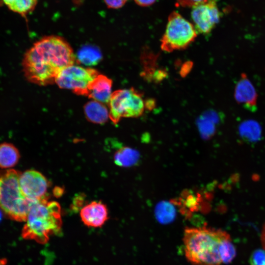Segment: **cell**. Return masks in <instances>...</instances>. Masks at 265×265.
<instances>
[{
    "instance_id": "obj_25",
    "label": "cell",
    "mask_w": 265,
    "mask_h": 265,
    "mask_svg": "<svg viewBox=\"0 0 265 265\" xmlns=\"http://www.w3.org/2000/svg\"><path fill=\"white\" fill-rule=\"evenodd\" d=\"M5 263V261H3L2 260H0V265H4Z\"/></svg>"
},
{
    "instance_id": "obj_3",
    "label": "cell",
    "mask_w": 265,
    "mask_h": 265,
    "mask_svg": "<svg viewBox=\"0 0 265 265\" xmlns=\"http://www.w3.org/2000/svg\"><path fill=\"white\" fill-rule=\"evenodd\" d=\"M22 231L26 239L46 243L50 237L60 232L62 226L61 207L55 201L47 199L35 203L28 214Z\"/></svg>"
},
{
    "instance_id": "obj_8",
    "label": "cell",
    "mask_w": 265,
    "mask_h": 265,
    "mask_svg": "<svg viewBox=\"0 0 265 265\" xmlns=\"http://www.w3.org/2000/svg\"><path fill=\"white\" fill-rule=\"evenodd\" d=\"M216 0H204L192 8L191 17L197 33L208 34L220 18Z\"/></svg>"
},
{
    "instance_id": "obj_21",
    "label": "cell",
    "mask_w": 265,
    "mask_h": 265,
    "mask_svg": "<svg viewBox=\"0 0 265 265\" xmlns=\"http://www.w3.org/2000/svg\"><path fill=\"white\" fill-rule=\"evenodd\" d=\"M128 0H104L109 8L118 9L122 7Z\"/></svg>"
},
{
    "instance_id": "obj_12",
    "label": "cell",
    "mask_w": 265,
    "mask_h": 265,
    "mask_svg": "<svg viewBox=\"0 0 265 265\" xmlns=\"http://www.w3.org/2000/svg\"><path fill=\"white\" fill-rule=\"evenodd\" d=\"M235 98L237 101L245 108H256L257 95L250 81L245 74H242L235 87Z\"/></svg>"
},
{
    "instance_id": "obj_11",
    "label": "cell",
    "mask_w": 265,
    "mask_h": 265,
    "mask_svg": "<svg viewBox=\"0 0 265 265\" xmlns=\"http://www.w3.org/2000/svg\"><path fill=\"white\" fill-rule=\"evenodd\" d=\"M112 86L111 79L99 74L89 84L87 96L93 100L107 104L112 93Z\"/></svg>"
},
{
    "instance_id": "obj_1",
    "label": "cell",
    "mask_w": 265,
    "mask_h": 265,
    "mask_svg": "<svg viewBox=\"0 0 265 265\" xmlns=\"http://www.w3.org/2000/svg\"><path fill=\"white\" fill-rule=\"evenodd\" d=\"M75 55L69 43L57 35L44 37L25 53L23 71L30 82L46 86L55 82L59 73L74 64Z\"/></svg>"
},
{
    "instance_id": "obj_23",
    "label": "cell",
    "mask_w": 265,
    "mask_h": 265,
    "mask_svg": "<svg viewBox=\"0 0 265 265\" xmlns=\"http://www.w3.org/2000/svg\"><path fill=\"white\" fill-rule=\"evenodd\" d=\"M136 4L141 6H148L153 4L156 0H134Z\"/></svg>"
},
{
    "instance_id": "obj_16",
    "label": "cell",
    "mask_w": 265,
    "mask_h": 265,
    "mask_svg": "<svg viewBox=\"0 0 265 265\" xmlns=\"http://www.w3.org/2000/svg\"><path fill=\"white\" fill-rule=\"evenodd\" d=\"M10 11L26 18L35 8L38 0H1Z\"/></svg>"
},
{
    "instance_id": "obj_15",
    "label": "cell",
    "mask_w": 265,
    "mask_h": 265,
    "mask_svg": "<svg viewBox=\"0 0 265 265\" xmlns=\"http://www.w3.org/2000/svg\"><path fill=\"white\" fill-rule=\"evenodd\" d=\"M113 159L114 163L119 166L131 167L138 162L139 154L132 148L122 147L115 152Z\"/></svg>"
},
{
    "instance_id": "obj_18",
    "label": "cell",
    "mask_w": 265,
    "mask_h": 265,
    "mask_svg": "<svg viewBox=\"0 0 265 265\" xmlns=\"http://www.w3.org/2000/svg\"><path fill=\"white\" fill-rule=\"evenodd\" d=\"M176 210L170 202H162L159 203L155 209V216L158 221L163 224L172 222L176 216Z\"/></svg>"
},
{
    "instance_id": "obj_2",
    "label": "cell",
    "mask_w": 265,
    "mask_h": 265,
    "mask_svg": "<svg viewBox=\"0 0 265 265\" xmlns=\"http://www.w3.org/2000/svg\"><path fill=\"white\" fill-rule=\"evenodd\" d=\"M229 238L228 233L220 229L187 227L183 237L186 257L194 265H220V245Z\"/></svg>"
},
{
    "instance_id": "obj_17",
    "label": "cell",
    "mask_w": 265,
    "mask_h": 265,
    "mask_svg": "<svg viewBox=\"0 0 265 265\" xmlns=\"http://www.w3.org/2000/svg\"><path fill=\"white\" fill-rule=\"evenodd\" d=\"M77 60L81 64L87 66L97 64L101 60L102 53L96 47L85 45L80 49L77 53Z\"/></svg>"
},
{
    "instance_id": "obj_20",
    "label": "cell",
    "mask_w": 265,
    "mask_h": 265,
    "mask_svg": "<svg viewBox=\"0 0 265 265\" xmlns=\"http://www.w3.org/2000/svg\"><path fill=\"white\" fill-rule=\"evenodd\" d=\"M249 263L250 265H265V250H254L250 255Z\"/></svg>"
},
{
    "instance_id": "obj_24",
    "label": "cell",
    "mask_w": 265,
    "mask_h": 265,
    "mask_svg": "<svg viewBox=\"0 0 265 265\" xmlns=\"http://www.w3.org/2000/svg\"><path fill=\"white\" fill-rule=\"evenodd\" d=\"M261 242L265 250V223L263 227V229L261 232Z\"/></svg>"
},
{
    "instance_id": "obj_14",
    "label": "cell",
    "mask_w": 265,
    "mask_h": 265,
    "mask_svg": "<svg viewBox=\"0 0 265 265\" xmlns=\"http://www.w3.org/2000/svg\"><path fill=\"white\" fill-rule=\"evenodd\" d=\"M20 155L17 148L12 144H0V168L8 169L17 164Z\"/></svg>"
},
{
    "instance_id": "obj_19",
    "label": "cell",
    "mask_w": 265,
    "mask_h": 265,
    "mask_svg": "<svg viewBox=\"0 0 265 265\" xmlns=\"http://www.w3.org/2000/svg\"><path fill=\"white\" fill-rule=\"evenodd\" d=\"M236 255V248L231 238L224 239L220 247V256L222 263H230Z\"/></svg>"
},
{
    "instance_id": "obj_13",
    "label": "cell",
    "mask_w": 265,
    "mask_h": 265,
    "mask_svg": "<svg viewBox=\"0 0 265 265\" xmlns=\"http://www.w3.org/2000/svg\"><path fill=\"white\" fill-rule=\"evenodd\" d=\"M83 109L86 118L91 123L103 124L109 118L108 109L101 102L92 100L85 104Z\"/></svg>"
},
{
    "instance_id": "obj_9",
    "label": "cell",
    "mask_w": 265,
    "mask_h": 265,
    "mask_svg": "<svg viewBox=\"0 0 265 265\" xmlns=\"http://www.w3.org/2000/svg\"><path fill=\"white\" fill-rule=\"evenodd\" d=\"M19 183L24 196L33 202L46 199L49 182L40 172L30 169L21 173Z\"/></svg>"
},
{
    "instance_id": "obj_5",
    "label": "cell",
    "mask_w": 265,
    "mask_h": 265,
    "mask_svg": "<svg viewBox=\"0 0 265 265\" xmlns=\"http://www.w3.org/2000/svg\"><path fill=\"white\" fill-rule=\"evenodd\" d=\"M197 33L192 23L174 11L168 17L165 30L160 40L161 49L168 53L185 49L195 40Z\"/></svg>"
},
{
    "instance_id": "obj_10",
    "label": "cell",
    "mask_w": 265,
    "mask_h": 265,
    "mask_svg": "<svg viewBox=\"0 0 265 265\" xmlns=\"http://www.w3.org/2000/svg\"><path fill=\"white\" fill-rule=\"evenodd\" d=\"M82 222L86 226L98 228L102 226L108 219L106 206L100 201H92L82 207L80 212Z\"/></svg>"
},
{
    "instance_id": "obj_7",
    "label": "cell",
    "mask_w": 265,
    "mask_h": 265,
    "mask_svg": "<svg viewBox=\"0 0 265 265\" xmlns=\"http://www.w3.org/2000/svg\"><path fill=\"white\" fill-rule=\"evenodd\" d=\"M99 74L94 69L73 64L59 73L55 83L60 88L71 90L77 95L87 96L89 84Z\"/></svg>"
},
{
    "instance_id": "obj_6",
    "label": "cell",
    "mask_w": 265,
    "mask_h": 265,
    "mask_svg": "<svg viewBox=\"0 0 265 265\" xmlns=\"http://www.w3.org/2000/svg\"><path fill=\"white\" fill-rule=\"evenodd\" d=\"M107 104L109 119L114 124L123 118L140 116L146 105L142 94L133 88L113 92Z\"/></svg>"
},
{
    "instance_id": "obj_22",
    "label": "cell",
    "mask_w": 265,
    "mask_h": 265,
    "mask_svg": "<svg viewBox=\"0 0 265 265\" xmlns=\"http://www.w3.org/2000/svg\"><path fill=\"white\" fill-rule=\"evenodd\" d=\"M179 6L184 7H193L204 0H176Z\"/></svg>"
},
{
    "instance_id": "obj_4",
    "label": "cell",
    "mask_w": 265,
    "mask_h": 265,
    "mask_svg": "<svg viewBox=\"0 0 265 265\" xmlns=\"http://www.w3.org/2000/svg\"><path fill=\"white\" fill-rule=\"evenodd\" d=\"M20 174L13 169L0 172V209L8 217L19 222L26 221L36 203L23 194L19 183Z\"/></svg>"
}]
</instances>
